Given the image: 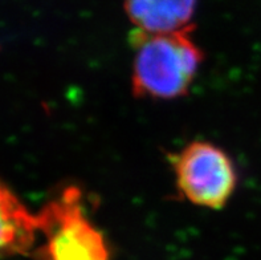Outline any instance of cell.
<instances>
[{"label": "cell", "mask_w": 261, "mask_h": 260, "mask_svg": "<svg viewBox=\"0 0 261 260\" xmlns=\"http://www.w3.org/2000/svg\"><path fill=\"white\" fill-rule=\"evenodd\" d=\"M133 41L132 84L137 97L172 100L189 92L203 61L190 28L170 33L136 30Z\"/></svg>", "instance_id": "obj_1"}, {"label": "cell", "mask_w": 261, "mask_h": 260, "mask_svg": "<svg viewBox=\"0 0 261 260\" xmlns=\"http://www.w3.org/2000/svg\"><path fill=\"white\" fill-rule=\"evenodd\" d=\"M43 244L39 260H110L105 237L84 207L83 194L66 187L37 214Z\"/></svg>", "instance_id": "obj_2"}, {"label": "cell", "mask_w": 261, "mask_h": 260, "mask_svg": "<svg viewBox=\"0 0 261 260\" xmlns=\"http://www.w3.org/2000/svg\"><path fill=\"white\" fill-rule=\"evenodd\" d=\"M183 197L200 207L219 210L235 193L238 174L228 154L207 141H194L172 158Z\"/></svg>", "instance_id": "obj_3"}, {"label": "cell", "mask_w": 261, "mask_h": 260, "mask_svg": "<svg viewBox=\"0 0 261 260\" xmlns=\"http://www.w3.org/2000/svg\"><path fill=\"white\" fill-rule=\"evenodd\" d=\"M37 232V214L28 211L0 181V257L28 252L36 241Z\"/></svg>", "instance_id": "obj_4"}, {"label": "cell", "mask_w": 261, "mask_h": 260, "mask_svg": "<svg viewBox=\"0 0 261 260\" xmlns=\"http://www.w3.org/2000/svg\"><path fill=\"white\" fill-rule=\"evenodd\" d=\"M196 0H125V10L137 31L170 33L189 28Z\"/></svg>", "instance_id": "obj_5"}]
</instances>
